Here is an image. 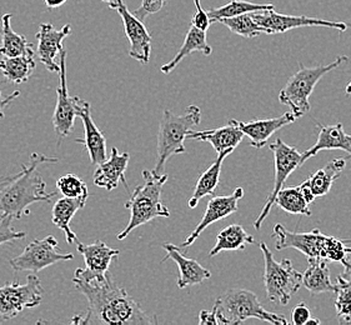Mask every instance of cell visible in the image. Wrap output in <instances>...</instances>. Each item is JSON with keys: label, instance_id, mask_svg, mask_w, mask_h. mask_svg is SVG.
Segmentation results:
<instances>
[{"label": "cell", "instance_id": "obj_1", "mask_svg": "<svg viewBox=\"0 0 351 325\" xmlns=\"http://www.w3.org/2000/svg\"><path fill=\"white\" fill-rule=\"evenodd\" d=\"M75 289L88 300L86 315H75L71 324L145 325L158 320L143 311L127 290L108 272L103 280L83 282L73 278Z\"/></svg>", "mask_w": 351, "mask_h": 325}, {"label": "cell", "instance_id": "obj_2", "mask_svg": "<svg viewBox=\"0 0 351 325\" xmlns=\"http://www.w3.org/2000/svg\"><path fill=\"white\" fill-rule=\"evenodd\" d=\"M59 162L56 156H44L42 153H33L28 164L21 167V174L0 193V215H9L13 219H21L28 215V208L34 203H50L56 195V191L47 193V184L36 170L42 164Z\"/></svg>", "mask_w": 351, "mask_h": 325}, {"label": "cell", "instance_id": "obj_3", "mask_svg": "<svg viewBox=\"0 0 351 325\" xmlns=\"http://www.w3.org/2000/svg\"><path fill=\"white\" fill-rule=\"evenodd\" d=\"M144 184L135 188L125 208L130 210V219L125 229L117 235L118 241L125 239L134 229L150 223L156 218H169L170 212L162 200L164 184L168 182V174L154 170H143Z\"/></svg>", "mask_w": 351, "mask_h": 325}, {"label": "cell", "instance_id": "obj_4", "mask_svg": "<svg viewBox=\"0 0 351 325\" xmlns=\"http://www.w3.org/2000/svg\"><path fill=\"white\" fill-rule=\"evenodd\" d=\"M276 250L296 249L308 259H324L341 262L351 254V247L331 235L322 233L317 228L311 232H290L282 224H276L273 230Z\"/></svg>", "mask_w": 351, "mask_h": 325}, {"label": "cell", "instance_id": "obj_5", "mask_svg": "<svg viewBox=\"0 0 351 325\" xmlns=\"http://www.w3.org/2000/svg\"><path fill=\"white\" fill-rule=\"evenodd\" d=\"M200 121L202 110L194 104L188 106L185 113L180 115L171 113L168 109L164 110L159 123L154 171L164 173L165 164L171 156L186 153L184 142L191 129L199 125Z\"/></svg>", "mask_w": 351, "mask_h": 325}, {"label": "cell", "instance_id": "obj_6", "mask_svg": "<svg viewBox=\"0 0 351 325\" xmlns=\"http://www.w3.org/2000/svg\"><path fill=\"white\" fill-rule=\"evenodd\" d=\"M217 318L219 324H243L246 319H259L270 324L287 325L282 314L267 311L260 304L258 296L250 290L232 288L217 299Z\"/></svg>", "mask_w": 351, "mask_h": 325}, {"label": "cell", "instance_id": "obj_7", "mask_svg": "<svg viewBox=\"0 0 351 325\" xmlns=\"http://www.w3.org/2000/svg\"><path fill=\"white\" fill-rule=\"evenodd\" d=\"M348 60L349 58L340 56L332 63L314 68H308L300 63V69L290 77L288 83L279 93V101L284 106H288L296 118L309 113L310 95L314 92L317 83L323 79L324 75L337 69Z\"/></svg>", "mask_w": 351, "mask_h": 325}, {"label": "cell", "instance_id": "obj_8", "mask_svg": "<svg viewBox=\"0 0 351 325\" xmlns=\"http://www.w3.org/2000/svg\"><path fill=\"white\" fill-rule=\"evenodd\" d=\"M259 248L264 255V285L267 297L275 304L287 305L291 297L302 287V274L289 259L276 262L267 243L261 241Z\"/></svg>", "mask_w": 351, "mask_h": 325}, {"label": "cell", "instance_id": "obj_9", "mask_svg": "<svg viewBox=\"0 0 351 325\" xmlns=\"http://www.w3.org/2000/svg\"><path fill=\"white\" fill-rule=\"evenodd\" d=\"M74 258L71 253H64L53 235L44 239H36L24 248L23 253L9 261L14 272H30L38 274L43 269L54 265L56 263L68 262Z\"/></svg>", "mask_w": 351, "mask_h": 325}, {"label": "cell", "instance_id": "obj_10", "mask_svg": "<svg viewBox=\"0 0 351 325\" xmlns=\"http://www.w3.org/2000/svg\"><path fill=\"white\" fill-rule=\"evenodd\" d=\"M43 296L40 279L34 273H30L25 284H4L0 287V317L3 320L15 318L24 309L40 304Z\"/></svg>", "mask_w": 351, "mask_h": 325}, {"label": "cell", "instance_id": "obj_11", "mask_svg": "<svg viewBox=\"0 0 351 325\" xmlns=\"http://www.w3.org/2000/svg\"><path fill=\"white\" fill-rule=\"evenodd\" d=\"M269 149L274 154V185H273V189L267 197L265 204L263 206V209L260 210L258 219L255 220V223H254V228L256 230H259L260 226L264 223V220L267 219L269 213L271 210V206L274 205L275 197L282 188V185L287 182L289 176L293 174L298 168H300L304 164L302 153H299V150L295 147H291V145H288L287 143L282 142L280 138H278L274 143H271L269 145Z\"/></svg>", "mask_w": 351, "mask_h": 325}, {"label": "cell", "instance_id": "obj_12", "mask_svg": "<svg viewBox=\"0 0 351 325\" xmlns=\"http://www.w3.org/2000/svg\"><path fill=\"white\" fill-rule=\"evenodd\" d=\"M254 21L265 30V34H282L293 29L305 28V27H324V28L337 29L339 32H346L349 24L344 21H325L317 18H310L306 15H287L276 13L273 10L255 12L252 13Z\"/></svg>", "mask_w": 351, "mask_h": 325}, {"label": "cell", "instance_id": "obj_13", "mask_svg": "<svg viewBox=\"0 0 351 325\" xmlns=\"http://www.w3.org/2000/svg\"><path fill=\"white\" fill-rule=\"evenodd\" d=\"M59 77L60 85L56 89V106L53 114V125L58 136V144L71 135L77 115V101L79 97H71L66 83V50L59 54Z\"/></svg>", "mask_w": 351, "mask_h": 325}, {"label": "cell", "instance_id": "obj_14", "mask_svg": "<svg viewBox=\"0 0 351 325\" xmlns=\"http://www.w3.org/2000/svg\"><path fill=\"white\" fill-rule=\"evenodd\" d=\"M77 252L84 258V269L77 268L74 273V279L83 282L103 280L112 262L119 258V250L112 249L104 241H97L92 244H83L77 241Z\"/></svg>", "mask_w": 351, "mask_h": 325}, {"label": "cell", "instance_id": "obj_15", "mask_svg": "<svg viewBox=\"0 0 351 325\" xmlns=\"http://www.w3.org/2000/svg\"><path fill=\"white\" fill-rule=\"evenodd\" d=\"M115 10L123 19L125 36L130 43L129 56L143 65H147L152 53V36L148 29L143 21H139L133 13H130L123 0H119Z\"/></svg>", "mask_w": 351, "mask_h": 325}, {"label": "cell", "instance_id": "obj_16", "mask_svg": "<svg viewBox=\"0 0 351 325\" xmlns=\"http://www.w3.org/2000/svg\"><path fill=\"white\" fill-rule=\"evenodd\" d=\"M243 197H244V189L240 186L237 188L230 195L213 197L208 203L206 210L204 213L203 219L200 220L197 228L182 243L180 248H189L190 245H193V243L197 241V238L200 237V234L203 233L208 226L238 212V209H239L238 204Z\"/></svg>", "mask_w": 351, "mask_h": 325}, {"label": "cell", "instance_id": "obj_17", "mask_svg": "<svg viewBox=\"0 0 351 325\" xmlns=\"http://www.w3.org/2000/svg\"><path fill=\"white\" fill-rule=\"evenodd\" d=\"M71 24L64 25L60 30L54 28L50 23L40 24L39 32L36 33V53L39 60L50 73H59V64L56 63V58L59 57L60 51L64 49V39L71 36Z\"/></svg>", "mask_w": 351, "mask_h": 325}, {"label": "cell", "instance_id": "obj_18", "mask_svg": "<svg viewBox=\"0 0 351 325\" xmlns=\"http://www.w3.org/2000/svg\"><path fill=\"white\" fill-rule=\"evenodd\" d=\"M77 115L84 127V139H75V142L84 145L93 165H99L106 159V139L103 132L93 121L92 109L88 101L77 98Z\"/></svg>", "mask_w": 351, "mask_h": 325}, {"label": "cell", "instance_id": "obj_19", "mask_svg": "<svg viewBox=\"0 0 351 325\" xmlns=\"http://www.w3.org/2000/svg\"><path fill=\"white\" fill-rule=\"evenodd\" d=\"M129 159H130L129 153L127 152L119 153L118 148L112 147L109 159L100 162L95 170L94 178H93L94 184L99 188L110 191L118 188L121 183L125 186V189L129 191L127 178H125Z\"/></svg>", "mask_w": 351, "mask_h": 325}, {"label": "cell", "instance_id": "obj_20", "mask_svg": "<svg viewBox=\"0 0 351 325\" xmlns=\"http://www.w3.org/2000/svg\"><path fill=\"white\" fill-rule=\"evenodd\" d=\"M295 115L293 112H287L280 117L270 118V119H260V121H235L234 123L239 127L240 130L250 139V145L254 148H263L267 145L269 139L280 130L281 128L293 124L296 121Z\"/></svg>", "mask_w": 351, "mask_h": 325}, {"label": "cell", "instance_id": "obj_21", "mask_svg": "<svg viewBox=\"0 0 351 325\" xmlns=\"http://www.w3.org/2000/svg\"><path fill=\"white\" fill-rule=\"evenodd\" d=\"M162 249L167 250V255L162 263L167 259H171L176 262L179 269V278H178V288L184 289L186 287H193L203 283L204 280L210 279L211 273L206 268H204L200 263L194 259H190L180 252V248L174 244H162Z\"/></svg>", "mask_w": 351, "mask_h": 325}, {"label": "cell", "instance_id": "obj_22", "mask_svg": "<svg viewBox=\"0 0 351 325\" xmlns=\"http://www.w3.org/2000/svg\"><path fill=\"white\" fill-rule=\"evenodd\" d=\"M317 141L311 148L302 153V162H306L323 150H343L351 158V135L345 133L341 123L337 125L317 124Z\"/></svg>", "mask_w": 351, "mask_h": 325}, {"label": "cell", "instance_id": "obj_23", "mask_svg": "<svg viewBox=\"0 0 351 325\" xmlns=\"http://www.w3.org/2000/svg\"><path fill=\"white\" fill-rule=\"evenodd\" d=\"M244 133L240 130L239 127L229 121L224 127L211 129V130H202V132H190L186 139H194L200 142L210 143L215 152L220 154L225 150H234L244 139Z\"/></svg>", "mask_w": 351, "mask_h": 325}, {"label": "cell", "instance_id": "obj_24", "mask_svg": "<svg viewBox=\"0 0 351 325\" xmlns=\"http://www.w3.org/2000/svg\"><path fill=\"white\" fill-rule=\"evenodd\" d=\"M88 200V195L77 197V198L58 199L51 210V220L54 226L63 230L65 234V241L68 244H73L77 241V234L71 230V221L77 210L84 208L85 203Z\"/></svg>", "mask_w": 351, "mask_h": 325}, {"label": "cell", "instance_id": "obj_25", "mask_svg": "<svg viewBox=\"0 0 351 325\" xmlns=\"http://www.w3.org/2000/svg\"><path fill=\"white\" fill-rule=\"evenodd\" d=\"M232 150H225L223 153L218 154V158L215 162L211 164L208 169L204 171L200 178L197 179V185L194 193L189 199V208L194 209L197 208L199 202L202 199L208 197V195H214L215 189L218 188L219 182H220V174H221V165L225 160V158L232 154Z\"/></svg>", "mask_w": 351, "mask_h": 325}, {"label": "cell", "instance_id": "obj_26", "mask_svg": "<svg viewBox=\"0 0 351 325\" xmlns=\"http://www.w3.org/2000/svg\"><path fill=\"white\" fill-rule=\"evenodd\" d=\"M346 167V160L344 158L334 159L328 162L324 168L317 170L313 176H310L304 184L309 188L311 194L319 198L326 195L332 188V184L340 177L343 170Z\"/></svg>", "mask_w": 351, "mask_h": 325}, {"label": "cell", "instance_id": "obj_27", "mask_svg": "<svg viewBox=\"0 0 351 325\" xmlns=\"http://www.w3.org/2000/svg\"><path fill=\"white\" fill-rule=\"evenodd\" d=\"M194 51H199L204 56L209 57L213 53V48L206 40V32H203V30L191 25L188 34L185 36V40H184L182 48L176 53V56L173 60H170L169 63L162 65V73H164V74L171 73L180 64L184 58L189 57L190 54L194 53Z\"/></svg>", "mask_w": 351, "mask_h": 325}, {"label": "cell", "instance_id": "obj_28", "mask_svg": "<svg viewBox=\"0 0 351 325\" xmlns=\"http://www.w3.org/2000/svg\"><path fill=\"white\" fill-rule=\"evenodd\" d=\"M36 51L25 53L18 57L4 58L0 60V71L4 78L14 84L28 82L36 69Z\"/></svg>", "mask_w": 351, "mask_h": 325}, {"label": "cell", "instance_id": "obj_29", "mask_svg": "<svg viewBox=\"0 0 351 325\" xmlns=\"http://www.w3.org/2000/svg\"><path fill=\"white\" fill-rule=\"evenodd\" d=\"M326 262L324 259H308L309 267L302 274V285L311 294L335 291V284L331 283L330 270Z\"/></svg>", "mask_w": 351, "mask_h": 325}, {"label": "cell", "instance_id": "obj_30", "mask_svg": "<svg viewBox=\"0 0 351 325\" xmlns=\"http://www.w3.org/2000/svg\"><path fill=\"white\" fill-rule=\"evenodd\" d=\"M253 235L246 233L245 229L239 224L226 226L217 235V244L211 249L209 256L213 258L221 252H234L244 250L246 245L254 244Z\"/></svg>", "mask_w": 351, "mask_h": 325}, {"label": "cell", "instance_id": "obj_31", "mask_svg": "<svg viewBox=\"0 0 351 325\" xmlns=\"http://www.w3.org/2000/svg\"><path fill=\"white\" fill-rule=\"evenodd\" d=\"M12 16H13L12 14H4L1 16L0 54L5 58H10L36 51L33 44H30L25 36L16 34L12 29V25H10Z\"/></svg>", "mask_w": 351, "mask_h": 325}, {"label": "cell", "instance_id": "obj_32", "mask_svg": "<svg viewBox=\"0 0 351 325\" xmlns=\"http://www.w3.org/2000/svg\"><path fill=\"white\" fill-rule=\"evenodd\" d=\"M273 9H274L273 4H256V3H250L246 0H230L225 5L210 9L208 12V15H209L211 24H213V23H217L220 19H225V18H232V16H238V15L264 12V10H273Z\"/></svg>", "mask_w": 351, "mask_h": 325}, {"label": "cell", "instance_id": "obj_33", "mask_svg": "<svg viewBox=\"0 0 351 325\" xmlns=\"http://www.w3.org/2000/svg\"><path fill=\"white\" fill-rule=\"evenodd\" d=\"M274 203L289 214L306 215V217H310L313 214L300 185L293 186V188H285V189L281 188L275 197Z\"/></svg>", "mask_w": 351, "mask_h": 325}, {"label": "cell", "instance_id": "obj_34", "mask_svg": "<svg viewBox=\"0 0 351 325\" xmlns=\"http://www.w3.org/2000/svg\"><path fill=\"white\" fill-rule=\"evenodd\" d=\"M230 29L232 33L244 38H255L260 34H265L264 28H261L256 21H254L252 13L249 14L238 15L232 18H225L217 21Z\"/></svg>", "mask_w": 351, "mask_h": 325}, {"label": "cell", "instance_id": "obj_35", "mask_svg": "<svg viewBox=\"0 0 351 325\" xmlns=\"http://www.w3.org/2000/svg\"><path fill=\"white\" fill-rule=\"evenodd\" d=\"M335 309L339 322L341 324H351V283L343 276L337 278L335 291Z\"/></svg>", "mask_w": 351, "mask_h": 325}, {"label": "cell", "instance_id": "obj_36", "mask_svg": "<svg viewBox=\"0 0 351 325\" xmlns=\"http://www.w3.org/2000/svg\"><path fill=\"white\" fill-rule=\"evenodd\" d=\"M56 188L66 198H77L88 195L86 184L75 174H66L59 178L56 182Z\"/></svg>", "mask_w": 351, "mask_h": 325}, {"label": "cell", "instance_id": "obj_37", "mask_svg": "<svg viewBox=\"0 0 351 325\" xmlns=\"http://www.w3.org/2000/svg\"><path fill=\"white\" fill-rule=\"evenodd\" d=\"M13 218L9 215H0V245L5 243L19 241L27 237L25 232H15L12 226Z\"/></svg>", "mask_w": 351, "mask_h": 325}, {"label": "cell", "instance_id": "obj_38", "mask_svg": "<svg viewBox=\"0 0 351 325\" xmlns=\"http://www.w3.org/2000/svg\"><path fill=\"white\" fill-rule=\"evenodd\" d=\"M165 0H143L141 7L138 8L133 14L141 21H144L149 15L156 14L162 10Z\"/></svg>", "mask_w": 351, "mask_h": 325}, {"label": "cell", "instance_id": "obj_39", "mask_svg": "<svg viewBox=\"0 0 351 325\" xmlns=\"http://www.w3.org/2000/svg\"><path fill=\"white\" fill-rule=\"evenodd\" d=\"M194 3H195L197 12H195V14H194L193 19H191V25L195 27V28L200 29V30H203V32H206L208 29L210 28V18L208 15V12H205L203 8H202L200 0H194Z\"/></svg>", "mask_w": 351, "mask_h": 325}, {"label": "cell", "instance_id": "obj_40", "mask_svg": "<svg viewBox=\"0 0 351 325\" xmlns=\"http://www.w3.org/2000/svg\"><path fill=\"white\" fill-rule=\"evenodd\" d=\"M311 318V311L306 303L302 302L296 305L291 313V323L294 325H305L306 322Z\"/></svg>", "mask_w": 351, "mask_h": 325}, {"label": "cell", "instance_id": "obj_41", "mask_svg": "<svg viewBox=\"0 0 351 325\" xmlns=\"http://www.w3.org/2000/svg\"><path fill=\"white\" fill-rule=\"evenodd\" d=\"M199 324L219 325L217 318V303L214 304L211 311H202L199 313Z\"/></svg>", "mask_w": 351, "mask_h": 325}, {"label": "cell", "instance_id": "obj_42", "mask_svg": "<svg viewBox=\"0 0 351 325\" xmlns=\"http://www.w3.org/2000/svg\"><path fill=\"white\" fill-rule=\"evenodd\" d=\"M1 84V83H0ZM19 94L21 92L19 91H16V92L12 93L10 95H8L5 99H1V91H0V118H3L4 117V112H3V109L5 108V106H9L13 100L16 99L18 97H19Z\"/></svg>", "mask_w": 351, "mask_h": 325}, {"label": "cell", "instance_id": "obj_43", "mask_svg": "<svg viewBox=\"0 0 351 325\" xmlns=\"http://www.w3.org/2000/svg\"><path fill=\"white\" fill-rule=\"evenodd\" d=\"M19 174H21V171L16 173V174H12V176H1V177H0V193L3 191V189H4L5 186H8L9 184L12 183Z\"/></svg>", "mask_w": 351, "mask_h": 325}, {"label": "cell", "instance_id": "obj_44", "mask_svg": "<svg viewBox=\"0 0 351 325\" xmlns=\"http://www.w3.org/2000/svg\"><path fill=\"white\" fill-rule=\"evenodd\" d=\"M341 263L344 265V273L341 274V276L351 283V262H348L346 259H344V261H341Z\"/></svg>", "mask_w": 351, "mask_h": 325}, {"label": "cell", "instance_id": "obj_45", "mask_svg": "<svg viewBox=\"0 0 351 325\" xmlns=\"http://www.w3.org/2000/svg\"><path fill=\"white\" fill-rule=\"evenodd\" d=\"M68 0H44L45 5L49 9H56V8L62 7L64 3H66Z\"/></svg>", "mask_w": 351, "mask_h": 325}, {"label": "cell", "instance_id": "obj_46", "mask_svg": "<svg viewBox=\"0 0 351 325\" xmlns=\"http://www.w3.org/2000/svg\"><path fill=\"white\" fill-rule=\"evenodd\" d=\"M101 1H104L108 4V7L110 8V9H117L118 7V3H119V0H101Z\"/></svg>", "mask_w": 351, "mask_h": 325}, {"label": "cell", "instance_id": "obj_47", "mask_svg": "<svg viewBox=\"0 0 351 325\" xmlns=\"http://www.w3.org/2000/svg\"><path fill=\"white\" fill-rule=\"evenodd\" d=\"M320 324V320L319 319H311L310 318L308 322H306V324L305 325H319Z\"/></svg>", "mask_w": 351, "mask_h": 325}, {"label": "cell", "instance_id": "obj_48", "mask_svg": "<svg viewBox=\"0 0 351 325\" xmlns=\"http://www.w3.org/2000/svg\"><path fill=\"white\" fill-rule=\"evenodd\" d=\"M345 93H346V95L349 97V95H351V82L349 83V84L346 85V89H345Z\"/></svg>", "mask_w": 351, "mask_h": 325}, {"label": "cell", "instance_id": "obj_49", "mask_svg": "<svg viewBox=\"0 0 351 325\" xmlns=\"http://www.w3.org/2000/svg\"><path fill=\"white\" fill-rule=\"evenodd\" d=\"M343 241H344V243H346V244H351V238L350 239H343Z\"/></svg>", "mask_w": 351, "mask_h": 325}, {"label": "cell", "instance_id": "obj_50", "mask_svg": "<svg viewBox=\"0 0 351 325\" xmlns=\"http://www.w3.org/2000/svg\"><path fill=\"white\" fill-rule=\"evenodd\" d=\"M165 1H168V0H165Z\"/></svg>", "mask_w": 351, "mask_h": 325}, {"label": "cell", "instance_id": "obj_51", "mask_svg": "<svg viewBox=\"0 0 351 325\" xmlns=\"http://www.w3.org/2000/svg\"><path fill=\"white\" fill-rule=\"evenodd\" d=\"M0 56H1V54H0Z\"/></svg>", "mask_w": 351, "mask_h": 325}]
</instances>
